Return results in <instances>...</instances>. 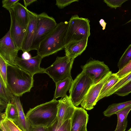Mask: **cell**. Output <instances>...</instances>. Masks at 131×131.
<instances>
[{"label":"cell","instance_id":"12","mask_svg":"<svg viewBox=\"0 0 131 131\" xmlns=\"http://www.w3.org/2000/svg\"><path fill=\"white\" fill-rule=\"evenodd\" d=\"M42 59L38 55L27 60L18 57L15 64L34 76L36 74L45 73V69L40 66Z\"/></svg>","mask_w":131,"mask_h":131},{"label":"cell","instance_id":"44","mask_svg":"<svg viewBox=\"0 0 131 131\" xmlns=\"http://www.w3.org/2000/svg\"><path fill=\"white\" fill-rule=\"evenodd\" d=\"M128 131H131V127L128 130Z\"/></svg>","mask_w":131,"mask_h":131},{"label":"cell","instance_id":"5","mask_svg":"<svg viewBox=\"0 0 131 131\" xmlns=\"http://www.w3.org/2000/svg\"><path fill=\"white\" fill-rule=\"evenodd\" d=\"M57 25L54 18L46 13L37 14L36 31L30 51L37 50L40 43L54 29Z\"/></svg>","mask_w":131,"mask_h":131},{"label":"cell","instance_id":"32","mask_svg":"<svg viewBox=\"0 0 131 131\" xmlns=\"http://www.w3.org/2000/svg\"><path fill=\"white\" fill-rule=\"evenodd\" d=\"M127 0H104L107 6L112 8L116 9L117 8L121 7L122 4L127 1Z\"/></svg>","mask_w":131,"mask_h":131},{"label":"cell","instance_id":"36","mask_svg":"<svg viewBox=\"0 0 131 131\" xmlns=\"http://www.w3.org/2000/svg\"><path fill=\"white\" fill-rule=\"evenodd\" d=\"M127 118L123 124L119 128L116 129L114 131H125L127 127Z\"/></svg>","mask_w":131,"mask_h":131},{"label":"cell","instance_id":"24","mask_svg":"<svg viewBox=\"0 0 131 131\" xmlns=\"http://www.w3.org/2000/svg\"><path fill=\"white\" fill-rule=\"evenodd\" d=\"M6 117L13 121L15 123L17 121L18 115L17 110L15 104L11 102L9 103L5 109Z\"/></svg>","mask_w":131,"mask_h":131},{"label":"cell","instance_id":"2","mask_svg":"<svg viewBox=\"0 0 131 131\" xmlns=\"http://www.w3.org/2000/svg\"><path fill=\"white\" fill-rule=\"evenodd\" d=\"M7 87L13 95L20 97L33 86V75L18 66L7 64Z\"/></svg>","mask_w":131,"mask_h":131},{"label":"cell","instance_id":"19","mask_svg":"<svg viewBox=\"0 0 131 131\" xmlns=\"http://www.w3.org/2000/svg\"><path fill=\"white\" fill-rule=\"evenodd\" d=\"M73 80L71 77H68L55 83L56 88L53 99H56L58 97L65 96L67 92L70 90Z\"/></svg>","mask_w":131,"mask_h":131},{"label":"cell","instance_id":"20","mask_svg":"<svg viewBox=\"0 0 131 131\" xmlns=\"http://www.w3.org/2000/svg\"><path fill=\"white\" fill-rule=\"evenodd\" d=\"M121 79L117 76L116 73H112L103 86L97 99V102L105 97L106 93Z\"/></svg>","mask_w":131,"mask_h":131},{"label":"cell","instance_id":"30","mask_svg":"<svg viewBox=\"0 0 131 131\" xmlns=\"http://www.w3.org/2000/svg\"><path fill=\"white\" fill-rule=\"evenodd\" d=\"M131 92V81L123 86L114 93L120 96H125Z\"/></svg>","mask_w":131,"mask_h":131},{"label":"cell","instance_id":"38","mask_svg":"<svg viewBox=\"0 0 131 131\" xmlns=\"http://www.w3.org/2000/svg\"><path fill=\"white\" fill-rule=\"evenodd\" d=\"M37 1L36 0H24V6L27 8L28 6Z\"/></svg>","mask_w":131,"mask_h":131},{"label":"cell","instance_id":"42","mask_svg":"<svg viewBox=\"0 0 131 131\" xmlns=\"http://www.w3.org/2000/svg\"><path fill=\"white\" fill-rule=\"evenodd\" d=\"M0 131H6L1 122L0 123Z\"/></svg>","mask_w":131,"mask_h":131},{"label":"cell","instance_id":"8","mask_svg":"<svg viewBox=\"0 0 131 131\" xmlns=\"http://www.w3.org/2000/svg\"><path fill=\"white\" fill-rule=\"evenodd\" d=\"M81 67L82 71L92 79L93 84L98 82L110 71L103 62L98 60L90 61Z\"/></svg>","mask_w":131,"mask_h":131},{"label":"cell","instance_id":"14","mask_svg":"<svg viewBox=\"0 0 131 131\" xmlns=\"http://www.w3.org/2000/svg\"><path fill=\"white\" fill-rule=\"evenodd\" d=\"M29 20L21 50L23 52L30 51V48L36 31L37 14L28 9Z\"/></svg>","mask_w":131,"mask_h":131},{"label":"cell","instance_id":"33","mask_svg":"<svg viewBox=\"0 0 131 131\" xmlns=\"http://www.w3.org/2000/svg\"><path fill=\"white\" fill-rule=\"evenodd\" d=\"M19 0H3L2 1V7L9 12L12 9L14 6Z\"/></svg>","mask_w":131,"mask_h":131},{"label":"cell","instance_id":"6","mask_svg":"<svg viewBox=\"0 0 131 131\" xmlns=\"http://www.w3.org/2000/svg\"><path fill=\"white\" fill-rule=\"evenodd\" d=\"M92 84V79L82 71L73 81L69 90V96L75 106L77 107L81 104Z\"/></svg>","mask_w":131,"mask_h":131},{"label":"cell","instance_id":"29","mask_svg":"<svg viewBox=\"0 0 131 131\" xmlns=\"http://www.w3.org/2000/svg\"><path fill=\"white\" fill-rule=\"evenodd\" d=\"M7 63L3 58L0 56V77L6 87H7Z\"/></svg>","mask_w":131,"mask_h":131},{"label":"cell","instance_id":"34","mask_svg":"<svg viewBox=\"0 0 131 131\" xmlns=\"http://www.w3.org/2000/svg\"><path fill=\"white\" fill-rule=\"evenodd\" d=\"M78 0H56V5L59 9H63L72 3L78 2Z\"/></svg>","mask_w":131,"mask_h":131},{"label":"cell","instance_id":"7","mask_svg":"<svg viewBox=\"0 0 131 131\" xmlns=\"http://www.w3.org/2000/svg\"><path fill=\"white\" fill-rule=\"evenodd\" d=\"M74 61L66 56L57 57L54 62L45 69V73L55 83L67 77H71V70Z\"/></svg>","mask_w":131,"mask_h":131},{"label":"cell","instance_id":"45","mask_svg":"<svg viewBox=\"0 0 131 131\" xmlns=\"http://www.w3.org/2000/svg\"><path fill=\"white\" fill-rule=\"evenodd\" d=\"M84 131H87V129L85 130Z\"/></svg>","mask_w":131,"mask_h":131},{"label":"cell","instance_id":"21","mask_svg":"<svg viewBox=\"0 0 131 131\" xmlns=\"http://www.w3.org/2000/svg\"><path fill=\"white\" fill-rule=\"evenodd\" d=\"M131 104V100L118 103H114L109 105L103 112L104 115L109 117L116 113Z\"/></svg>","mask_w":131,"mask_h":131},{"label":"cell","instance_id":"28","mask_svg":"<svg viewBox=\"0 0 131 131\" xmlns=\"http://www.w3.org/2000/svg\"><path fill=\"white\" fill-rule=\"evenodd\" d=\"M0 122L2 123L6 131H23L13 121L6 117Z\"/></svg>","mask_w":131,"mask_h":131},{"label":"cell","instance_id":"40","mask_svg":"<svg viewBox=\"0 0 131 131\" xmlns=\"http://www.w3.org/2000/svg\"><path fill=\"white\" fill-rule=\"evenodd\" d=\"M100 25L102 27V29L104 30L105 29L107 23L104 20L101 19L99 21Z\"/></svg>","mask_w":131,"mask_h":131},{"label":"cell","instance_id":"26","mask_svg":"<svg viewBox=\"0 0 131 131\" xmlns=\"http://www.w3.org/2000/svg\"><path fill=\"white\" fill-rule=\"evenodd\" d=\"M131 61V44L129 45L120 58L117 64L119 71Z\"/></svg>","mask_w":131,"mask_h":131},{"label":"cell","instance_id":"3","mask_svg":"<svg viewBox=\"0 0 131 131\" xmlns=\"http://www.w3.org/2000/svg\"><path fill=\"white\" fill-rule=\"evenodd\" d=\"M68 22L57 24L54 29L40 43L37 55L43 59L64 49V40Z\"/></svg>","mask_w":131,"mask_h":131},{"label":"cell","instance_id":"43","mask_svg":"<svg viewBox=\"0 0 131 131\" xmlns=\"http://www.w3.org/2000/svg\"><path fill=\"white\" fill-rule=\"evenodd\" d=\"M130 21H131V19L130 20L128 21V22H127L125 24H126L128 23H129L130 22Z\"/></svg>","mask_w":131,"mask_h":131},{"label":"cell","instance_id":"13","mask_svg":"<svg viewBox=\"0 0 131 131\" xmlns=\"http://www.w3.org/2000/svg\"><path fill=\"white\" fill-rule=\"evenodd\" d=\"M9 12L10 17V25L9 30L11 37L16 47L21 50L23 42L25 35L26 29L22 27L16 20L12 10Z\"/></svg>","mask_w":131,"mask_h":131},{"label":"cell","instance_id":"23","mask_svg":"<svg viewBox=\"0 0 131 131\" xmlns=\"http://www.w3.org/2000/svg\"><path fill=\"white\" fill-rule=\"evenodd\" d=\"M0 99L5 101L8 103L11 102L14 95L8 87L5 86L0 77Z\"/></svg>","mask_w":131,"mask_h":131},{"label":"cell","instance_id":"35","mask_svg":"<svg viewBox=\"0 0 131 131\" xmlns=\"http://www.w3.org/2000/svg\"><path fill=\"white\" fill-rule=\"evenodd\" d=\"M8 103L5 101L0 99V112H1L4 109H6Z\"/></svg>","mask_w":131,"mask_h":131},{"label":"cell","instance_id":"25","mask_svg":"<svg viewBox=\"0 0 131 131\" xmlns=\"http://www.w3.org/2000/svg\"><path fill=\"white\" fill-rule=\"evenodd\" d=\"M131 110V104L116 113L115 114L117 116V123L116 129L119 128L124 123Z\"/></svg>","mask_w":131,"mask_h":131},{"label":"cell","instance_id":"15","mask_svg":"<svg viewBox=\"0 0 131 131\" xmlns=\"http://www.w3.org/2000/svg\"><path fill=\"white\" fill-rule=\"evenodd\" d=\"M88 119L86 111L83 108L76 107L71 119L70 131H84L87 129Z\"/></svg>","mask_w":131,"mask_h":131},{"label":"cell","instance_id":"39","mask_svg":"<svg viewBox=\"0 0 131 131\" xmlns=\"http://www.w3.org/2000/svg\"><path fill=\"white\" fill-rule=\"evenodd\" d=\"M48 128L46 127L32 128L31 131H48Z\"/></svg>","mask_w":131,"mask_h":131},{"label":"cell","instance_id":"41","mask_svg":"<svg viewBox=\"0 0 131 131\" xmlns=\"http://www.w3.org/2000/svg\"><path fill=\"white\" fill-rule=\"evenodd\" d=\"M0 121L3 120L6 117V114L5 112L4 113L0 112Z\"/></svg>","mask_w":131,"mask_h":131},{"label":"cell","instance_id":"31","mask_svg":"<svg viewBox=\"0 0 131 131\" xmlns=\"http://www.w3.org/2000/svg\"><path fill=\"white\" fill-rule=\"evenodd\" d=\"M131 72V61H130L121 70L116 73L117 76L120 78L125 77Z\"/></svg>","mask_w":131,"mask_h":131},{"label":"cell","instance_id":"9","mask_svg":"<svg viewBox=\"0 0 131 131\" xmlns=\"http://www.w3.org/2000/svg\"><path fill=\"white\" fill-rule=\"evenodd\" d=\"M19 51L11 37L9 30L0 40V56L8 64L15 65Z\"/></svg>","mask_w":131,"mask_h":131},{"label":"cell","instance_id":"16","mask_svg":"<svg viewBox=\"0 0 131 131\" xmlns=\"http://www.w3.org/2000/svg\"><path fill=\"white\" fill-rule=\"evenodd\" d=\"M88 39L70 43L64 48L66 56L74 60L85 50L87 46Z\"/></svg>","mask_w":131,"mask_h":131},{"label":"cell","instance_id":"17","mask_svg":"<svg viewBox=\"0 0 131 131\" xmlns=\"http://www.w3.org/2000/svg\"><path fill=\"white\" fill-rule=\"evenodd\" d=\"M11 102L15 104L18 111V118L15 124L23 131H31L32 127L25 114L19 97L14 95Z\"/></svg>","mask_w":131,"mask_h":131},{"label":"cell","instance_id":"22","mask_svg":"<svg viewBox=\"0 0 131 131\" xmlns=\"http://www.w3.org/2000/svg\"><path fill=\"white\" fill-rule=\"evenodd\" d=\"M131 81V72L125 77L121 78L106 93L105 97H107L114 93L117 91Z\"/></svg>","mask_w":131,"mask_h":131},{"label":"cell","instance_id":"11","mask_svg":"<svg viewBox=\"0 0 131 131\" xmlns=\"http://www.w3.org/2000/svg\"><path fill=\"white\" fill-rule=\"evenodd\" d=\"M59 100L57 115V126L60 127L66 120L71 119L76 107L67 95Z\"/></svg>","mask_w":131,"mask_h":131},{"label":"cell","instance_id":"27","mask_svg":"<svg viewBox=\"0 0 131 131\" xmlns=\"http://www.w3.org/2000/svg\"><path fill=\"white\" fill-rule=\"evenodd\" d=\"M71 119L65 121L59 127L57 126V119L51 126L48 128V131H70Z\"/></svg>","mask_w":131,"mask_h":131},{"label":"cell","instance_id":"10","mask_svg":"<svg viewBox=\"0 0 131 131\" xmlns=\"http://www.w3.org/2000/svg\"><path fill=\"white\" fill-rule=\"evenodd\" d=\"M112 73L110 71L100 81L91 86L81 104L83 108L88 110L94 108L103 86Z\"/></svg>","mask_w":131,"mask_h":131},{"label":"cell","instance_id":"1","mask_svg":"<svg viewBox=\"0 0 131 131\" xmlns=\"http://www.w3.org/2000/svg\"><path fill=\"white\" fill-rule=\"evenodd\" d=\"M59 100H52L30 108L26 116L32 128L51 126L57 120Z\"/></svg>","mask_w":131,"mask_h":131},{"label":"cell","instance_id":"18","mask_svg":"<svg viewBox=\"0 0 131 131\" xmlns=\"http://www.w3.org/2000/svg\"><path fill=\"white\" fill-rule=\"evenodd\" d=\"M12 10L18 22L22 27L26 29L29 20L27 8L18 2L14 6Z\"/></svg>","mask_w":131,"mask_h":131},{"label":"cell","instance_id":"4","mask_svg":"<svg viewBox=\"0 0 131 131\" xmlns=\"http://www.w3.org/2000/svg\"><path fill=\"white\" fill-rule=\"evenodd\" d=\"M90 22L88 18L80 17L77 15L72 16L68 22L64 48L71 42L88 39L90 35Z\"/></svg>","mask_w":131,"mask_h":131},{"label":"cell","instance_id":"37","mask_svg":"<svg viewBox=\"0 0 131 131\" xmlns=\"http://www.w3.org/2000/svg\"><path fill=\"white\" fill-rule=\"evenodd\" d=\"M21 58L24 59H28L31 58V56L29 52L25 51L23 52L21 55Z\"/></svg>","mask_w":131,"mask_h":131}]
</instances>
